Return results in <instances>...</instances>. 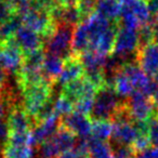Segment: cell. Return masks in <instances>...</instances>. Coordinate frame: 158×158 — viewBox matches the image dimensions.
I'll list each match as a JSON object with an SVG mask.
<instances>
[{
    "label": "cell",
    "mask_w": 158,
    "mask_h": 158,
    "mask_svg": "<svg viewBox=\"0 0 158 158\" xmlns=\"http://www.w3.org/2000/svg\"><path fill=\"white\" fill-rule=\"evenodd\" d=\"M23 93V108L34 120L48 102L52 100L53 85L50 82L34 85L21 90Z\"/></svg>",
    "instance_id": "6da1fadb"
},
{
    "label": "cell",
    "mask_w": 158,
    "mask_h": 158,
    "mask_svg": "<svg viewBox=\"0 0 158 158\" xmlns=\"http://www.w3.org/2000/svg\"><path fill=\"white\" fill-rule=\"evenodd\" d=\"M114 88L108 85L99 89L94 99L91 119L92 120H113L117 110L121 106L123 102L118 101Z\"/></svg>",
    "instance_id": "7a4b0ae2"
},
{
    "label": "cell",
    "mask_w": 158,
    "mask_h": 158,
    "mask_svg": "<svg viewBox=\"0 0 158 158\" xmlns=\"http://www.w3.org/2000/svg\"><path fill=\"white\" fill-rule=\"evenodd\" d=\"M75 27L69 25H57L54 31L46 38L44 50L47 54H52L66 60L72 55L73 37Z\"/></svg>",
    "instance_id": "3957f363"
},
{
    "label": "cell",
    "mask_w": 158,
    "mask_h": 158,
    "mask_svg": "<svg viewBox=\"0 0 158 158\" xmlns=\"http://www.w3.org/2000/svg\"><path fill=\"white\" fill-rule=\"evenodd\" d=\"M139 48H140V40H139L138 31L126 28L118 24V31L112 54L120 59L123 63H128L131 62L129 61L130 56L132 55L134 57L136 56Z\"/></svg>",
    "instance_id": "277c9868"
},
{
    "label": "cell",
    "mask_w": 158,
    "mask_h": 158,
    "mask_svg": "<svg viewBox=\"0 0 158 158\" xmlns=\"http://www.w3.org/2000/svg\"><path fill=\"white\" fill-rule=\"evenodd\" d=\"M31 131L9 133L3 148V158H31L34 154Z\"/></svg>",
    "instance_id": "5b68a950"
},
{
    "label": "cell",
    "mask_w": 158,
    "mask_h": 158,
    "mask_svg": "<svg viewBox=\"0 0 158 158\" xmlns=\"http://www.w3.org/2000/svg\"><path fill=\"white\" fill-rule=\"evenodd\" d=\"M125 104L133 121H148L157 113L153 99L140 91H134L126 99Z\"/></svg>",
    "instance_id": "8992f818"
},
{
    "label": "cell",
    "mask_w": 158,
    "mask_h": 158,
    "mask_svg": "<svg viewBox=\"0 0 158 158\" xmlns=\"http://www.w3.org/2000/svg\"><path fill=\"white\" fill-rule=\"evenodd\" d=\"M24 53L12 38L0 42V66L7 73L18 74L24 63Z\"/></svg>",
    "instance_id": "52a82bcc"
},
{
    "label": "cell",
    "mask_w": 158,
    "mask_h": 158,
    "mask_svg": "<svg viewBox=\"0 0 158 158\" xmlns=\"http://www.w3.org/2000/svg\"><path fill=\"white\" fill-rule=\"evenodd\" d=\"M21 18H22L23 25H25L26 27L36 31L44 38H48L56 27L50 13L44 10L34 9Z\"/></svg>",
    "instance_id": "ba28073f"
},
{
    "label": "cell",
    "mask_w": 158,
    "mask_h": 158,
    "mask_svg": "<svg viewBox=\"0 0 158 158\" xmlns=\"http://www.w3.org/2000/svg\"><path fill=\"white\" fill-rule=\"evenodd\" d=\"M99 89L87 77L74 80L62 88V94L70 100L73 103L82 99H94Z\"/></svg>",
    "instance_id": "9c48e42d"
},
{
    "label": "cell",
    "mask_w": 158,
    "mask_h": 158,
    "mask_svg": "<svg viewBox=\"0 0 158 158\" xmlns=\"http://www.w3.org/2000/svg\"><path fill=\"white\" fill-rule=\"evenodd\" d=\"M61 126L65 127L70 132L78 135L80 139H86L91 134L92 130V119L90 116L80 114V113L73 112L62 117Z\"/></svg>",
    "instance_id": "30bf717a"
},
{
    "label": "cell",
    "mask_w": 158,
    "mask_h": 158,
    "mask_svg": "<svg viewBox=\"0 0 158 158\" xmlns=\"http://www.w3.org/2000/svg\"><path fill=\"white\" fill-rule=\"evenodd\" d=\"M13 39L15 40L18 46L23 51L24 55H27L38 50H42L44 46L42 36H40L36 31H31L25 25H22L18 29Z\"/></svg>",
    "instance_id": "8fae6325"
},
{
    "label": "cell",
    "mask_w": 158,
    "mask_h": 158,
    "mask_svg": "<svg viewBox=\"0 0 158 158\" xmlns=\"http://www.w3.org/2000/svg\"><path fill=\"white\" fill-rule=\"evenodd\" d=\"M135 62L147 76L154 77L158 72V46L154 42L139 48Z\"/></svg>",
    "instance_id": "7c38bea8"
},
{
    "label": "cell",
    "mask_w": 158,
    "mask_h": 158,
    "mask_svg": "<svg viewBox=\"0 0 158 158\" xmlns=\"http://www.w3.org/2000/svg\"><path fill=\"white\" fill-rule=\"evenodd\" d=\"M113 140L117 145L132 146L139 135V131L133 120L130 119H116L113 120Z\"/></svg>",
    "instance_id": "4fadbf2b"
},
{
    "label": "cell",
    "mask_w": 158,
    "mask_h": 158,
    "mask_svg": "<svg viewBox=\"0 0 158 158\" xmlns=\"http://www.w3.org/2000/svg\"><path fill=\"white\" fill-rule=\"evenodd\" d=\"M84 75L85 69L81 62H80V59H79L78 55H75L72 53V55L65 60L64 68L60 74V76L57 77L55 84L63 88L64 86L68 85L69 82L84 77Z\"/></svg>",
    "instance_id": "5bb4252c"
},
{
    "label": "cell",
    "mask_w": 158,
    "mask_h": 158,
    "mask_svg": "<svg viewBox=\"0 0 158 158\" xmlns=\"http://www.w3.org/2000/svg\"><path fill=\"white\" fill-rule=\"evenodd\" d=\"M9 133H18V132L31 131L34 127L33 120L27 115L23 106L14 105L10 110L7 118Z\"/></svg>",
    "instance_id": "9a60e30c"
},
{
    "label": "cell",
    "mask_w": 158,
    "mask_h": 158,
    "mask_svg": "<svg viewBox=\"0 0 158 158\" xmlns=\"http://www.w3.org/2000/svg\"><path fill=\"white\" fill-rule=\"evenodd\" d=\"M60 123H61L60 117L54 113L48 119L34 126V128L31 129V136H33L34 144H41V143L50 140L57 131Z\"/></svg>",
    "instance_id": "2e32d148"
},
{
    "label": "cell",
    "mask_w": 158,
    "mask_h": 158,
    "mask_svg": "<svg viewBox=\"0 0 158 158\" xmlns=\"http://www.w3.org/2000/svg\"><path fill=\"white\" fill-rule=\"evenodd\" d=\"M65 64V60L56 55L47 54L44 57V64H42V72H44V78L51 84L56 81L57 77L62 73Z\"/></svg>",
    "instance_id": "e0dca14e"
},
{
    "label": "cell",
    "mask_w": 158,
    "mask_h": 158,
    "mask_svg": "<svg viewBox=\"0 0 158 158\" xmlns=\"http://www.w3.org/2000/svg\"><path fill=\"white\" fill-rule=\"evenodd\" d=\"M51 140H52V142L56 146L60 154L73 149L77 143L76 135L73 132H70L68 129H66L65 127L61 126V123H60V127L57 129V131L51 138Z\"/></svg>",
    "instance_id": "ac0fdd59"
},
{
    "label": "cell",
    "mask_w": 158,
    "mask_h": 158,
    "mask_svg": "<svg viewBox=\"0 0 158 158\" xmlns=\"http://www.w3.org/2000/svg\"><path fill=\"white\" fill-rule=\"evenodd\" d=\"M95 12L110 22H118L121 13V3L117 0H97Z\"/></svg>",
    "instance_id": "d6986e66"
},
{
    "label": "cell",
    "mask_w": 158,
    "mask_h": 158,
    "mask_svg": "<svg viewBox=\"0 0 158 158\" xmlns=\"http://www.w3.org/2000/svg\"><path fill=\"white\" fill-rule=\"evenodd\" d=\"M112 87L114 88L115 92L118 97L125 98V99H128L135 91L130 79L128 78L125 73L121 72L120 68L117 70L114 78H113Z\"/></svg>",
    "instance_id": "ffe728a7"
},
{
    "label": "cell",
    "mask_w": 158,
    "mask_h": 158,
    "mask_svg": "<svg viewBox=\"0 0 158 158\" xmlns=\"http://www.w3.org/2000/svg\"><path fill=\"white\" fill-rule=\"evenodd\" d=\"M113 129L114 125L112 120H92L91 138L97 141L107 142L113 135Z\"/></svg>",
    "instance_id": "44dd1931"
},
{
    "label": "cell",
    "mask_w": 158,
    "mask_h": 158,
    "mask_svg": "<svg viewBox=\"0 0 158 158\" xmlns=\"http://www.w3.org/2000/svg\"><path fill=\"white\" fill-rule=\"evenodd\" d=\"M89 158H114V149L108 142L97 141L90 138Z\"/></svg>",
    "instance_id": "7402d4cb"
},
{
    "label": "cell",
    "mask_w": 158,
    "mask_h": 158,
    "mask_svg": "<svg viewBox=\"0 0 158 158\" xmlns=\"http://www.w3.org/2000/svg\"><path fill=\"white\" fill-rule=\"evenodd\" d=\"M23 25L22 18L20 15H14L8 22L0 25V42L7 41L14 37L18 29Z\"/></svg>",
    "instance_id": "603a6c76"
},
{
    "label": "cell",
    "mask_w": 158,
    "mask_h": 158,
    "mask_svg": "<svg viewBox=\"0 0 158 158\" xmlns=\"http://www.w3.org/2000/svg\"><path fill=\"white\" fill-rule=\"evenodd\" d=\"M53 108H54V113L59 117H65L66 115L73 113L74 103L68 98H66L65 95H63L61 93V95L54 101Z\"/></svg>",
    "instance_id": "cb8c5ba5"
},
{
    "label": "cell",
    "mask_w": 158,
    "mask_h": 158,
    "mask_svg": "<svg viewBox=\"0 0 158 158\" xmlns=\"http://www.w3.org/2000/svg\"><path fill=\"white\" fill-rule=\"evenodd\" d=\"M61 154L57 151L56 146L51 139L39 144V147H38V157L39 158H57Z\"/></svg>",
    "instance_id": "d4e9b609"
},
{
    "label": "cell",
    "mask_w": 158,
    "mask_h": 158,
    "mask_svg": "<svg viewBox=\"0 0 158 158\" xmlns=\"http://www.w3.org/2000/svg\"><path fill=\"white\" fill-rule=\"evenodd\" d=\"M140 47L154 42V22L143 25L138 29Z\"/></svg>",
    "instance_id": "484cf974"
},
{
    "label": "cell",
    "mask_w": 158,
    "mask_h": 158,
    "mask_svg": "<svg viewBox=\"0 0 158 158\" xmlns=\"http://www.w3.org/2000/svg\"><path fill=\"white\" fill-rule=\"evenodd\" d=\"M78 10L80 11L82 19L86 20L90 15H92L95 11V7H97V0H80L77 3Z\"/></svg>",
    "instance_id": "4316f807"
},
{
    "label": "cell",
    "mask_w": 158,
    "mask_h": 158,
    "mask_svg": "<svg viewBox=\"0 0 158 158\" xmlns=\"http://www.w3.org/2000/svg\"><path fill=\"white\" fill-rule=\"evenodd\" d=\"M95 99V98H94ZM94 99H82L74 103V112L80 113V114L90 116L92 112Z\"/></svg>",
    "instance_id": "83f0119b"
},
{
    "label": "cell",
    "mask_w": 158,
    "mask_h": 158,
    "mask_svg": "<svg viewBox=\"0 0 158 158\" xmlns=\"http://www.w3.org/2000/svg\"><path fill=\"white\" fill-rule=\"evenodd\" d=\"M149 141L153 146H158V115L156 113L148 120V130H147Z\"/></svg>",
    "instance_id": "f1b7e54d"
},
{
    "label": "cell",
    "mask_w": 158,
    "mask_h": 158,
    "mask_svg": "<svg viewBox=\"0 0 158 158\" xmlns=\"http://www.w3.org/2000/svg\"><path fill=\"white\" fill-rule=\"evenodd\" d=\"M151 141H149L148 134L147 133H139L138 138L135 139L134 143L132 144V148L135 153H143L151 146Z\"/></svg>",
    "instance_id": "f546056e"
},
{
    "label": "cell",
    "mask_w": 158,
    "mask_h": 158,
    "mask_svg": "<svg viewBox=\"0 0 158 158\" xmlns=\"http://www.w3.org/2000/svg\"><path fill=\"white\" fill-rule=\"evenodd\" d=\"M14 15H16V14L14 10L12 9L11 5L7 0H0V25L8 22Z\"/></svg>",
    "instance_id": "4dcf8cb0"
},
{
    "label": "cell",
    "mask_w": 158,
    "mask_h": 158,
    "mask_svg": "<svg viewBox=\"0 0 158 158\" xmlns=\"http://www.w3.org/2000/svg\"><path fill=\"white\" fill-rule=\"evenodd\" d=\"M9 135V128L6 119H0V154L3 153V148Z\"/></svg>",
    "instance_id": "1f68e13d"
},
{
    "label": "cell",
    "mask_w": 158,
    "mask_h": 158,
    "mask_svg": "<svg viewBox=\"0 0 158 158\" xmlns=\"http://www.w3.org/2000/svg\"><path fill=\"white\" fill-rule=\"evenodd\" d=\"M57 158H89V155L88 154L81 153V152H79L76 148H73L70 151L62 153Z\"/></svg>",
    "instance_id": "d6a6232c"
},
{
    "label": "cell",
    "mask_w": 158,
    "mask_h": 158,
    "mask_svg": "<svg viewBox=\"0 0 158 158\" xmlns=\"http://www.w3.org/2000/svg\"><path fill=\"white\" fill-rule=\"evenodd\" d=\"M12 107L13 105H11L5 98L0 97V119H6L7 112H10Z\"/></svg>",
    "instance_id": "836d02e7"
},
{
    "label": "cell",
    "mask_w": 158,
    "mask_h": 158,
    "mask_svg": "<svg viewBox=\"0 0 158 158\" xmlns=\"http://www.w3.org/2000/svg\"><path fill=\"white\" fill-rule=\"evenodd\" d=\"M144 158H158V146L149 147L145 152L142 153Z\"/></svg>",
    "instance_id": "e575fe53"
},
{
    "label": "cell",
    "mask_w": 158,
    "mask_h": 158,
    "mask_svg": "<svg viewBox=\"0 0 158 158\" xmlns=\"http://www.w3.org/2000/svg\"><path fill=\"white\" fill-rule=\"evenodd\" d=\"M7 77L8 73L0 66V91L3 90L7 87Z\"/></svg>",
    "instance_id": "d590c367"
},
{
    "label": "cell",
    "mask_w": 158,
    "mask_h": 158,
    "mask_svg": "<svg viewBox=\"0 0 158 158\" xmlns=\"http://www.w3.org/2000/svg\"><path fill=\"white\" fill-rule=\"evenodd\" d=\"M154 44L158 46V23L154 22Z\"/></svg>",
    "instance_id": "8d00e7d4"
},
{
    "label": "cell",
    "mask_w": 158,
    "mask_h": 158,
    "mask_svg": "<svg viewBox=\"0 0 158 158\" xmlns=\"http://www.w3.org/2000/svg\"><path fill=\"white\" fill-rule=\"evenodd\" d=\"M80 0H60V2L64 6H70V5H77Z\"/></svg>",
    "instance_id": "74e56055"
},
{
    "label": "cell",
    "mask_w": 158,
    "mask_h": 158,
    "mask_svg": "<svg viewBox=\"0 0 158 158\" xmlns=\"http://www.w3.org/2000/svg\"><path fill=\"white\" fill-rule=\"evenodd\" d=\"M152 99H153V101H154V103H155V105L158 106V87H157V89L155 90V92H154V94H153V97H152Z\"/></svg>",
    "instance_id": "f35d334b"
},
{
    "label": "cell",
    "mask_w": 158,
    "mask_h": 158,
    "mask_svg": "<svg viewBox=\"0 0 158 158\" xmlns=\"http://www.w3.org/2000/svg\"><path fill=\"white\" fill-rule=\"evenodd\" d=\"M153 81L155 82V85L158 87V72H157V74H156L155 76L153 77Z\"/></svg>",
    "instance_id": "ab89813d"
},
{
    "label": "cell",
    "mask_w": 158,
    "mask_h": 158,
    "mask_svg": "<svg viewBox=\"0 0 158 158\" xmlns=\"http://www.w3.org/2000/svg\"><path fill=\"white\" fill-rule=\"evenodd\" d=\"M134 158H144L142 155V153H136L135 156H134Z\"/></svg>",
    "instance_id": "60d3db41"
},
{
    "label": "cell",
    "mask_w": 158,
    "mask_h": 158,
    "mask_svg": "<svg viewBox=\"0 0 158 158\" xmlns=\"http://www.w3.org/2000/svg\"><path fill=\"white\" fill-rule=\"evenodd\" d=\"M154 22H156V23H158V13H157V15L155 16V21Z\"/></svg>",
    "instance_id": "b9f144b4"
},
{
    "label": "cell",
    "mask_w": 158,
    "mask_h": 158,
    "mask_svg": "<svg viewBox=\"0 0 158 158\" xmlns=\"http://www.w3.org/2000/svg\"><path fill=\"white\" fill-rule=\"evenodd\" d=\"M0 97H1V93H0Z\"/></svg>",
    "instance_id": "7bdbcfd3"
},
{
    "label": "cell",
    "mask_w": 158,
    "mask_h": 158,
    "mask_svg": "<svg viewBox=\"0 0 158 158\" xmlns=\"http://www.w3.org/2000/svg\"><path fill=\"white\" fill-rule=\"evenodd\" d=\"M157 115H158V112H157Z\"/></svg>",
    "instance_id": "ee69618b"
},
{
    "label": "cell",
    "mask_w": 158,
    "mask_h": 158,
    "mask_svg": "<svg viewBox=\"0 0 158 158\" xmlns=\"http://www.w3.org/2000/svg\"><path fill=\"white\" fill-rule=\"evenodd\" d=\"M114 158H117V157H114Z\"/></svg>",
    "instance_id": "f6af8a7d"
}]
</instances>
